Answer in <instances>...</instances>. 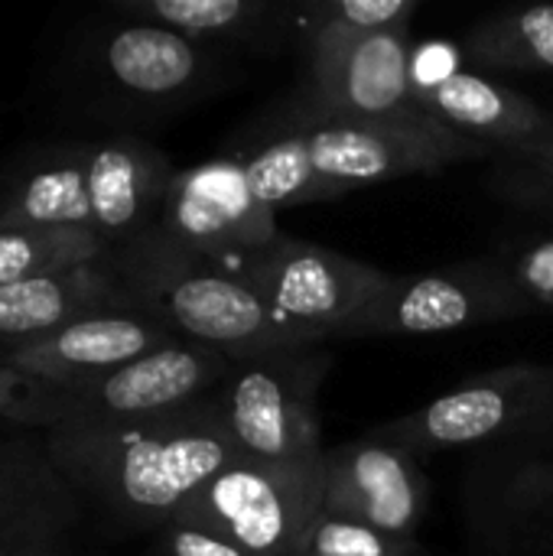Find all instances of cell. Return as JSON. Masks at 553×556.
<instances>
[{
    "instance_id": "obj_1",
    "label": "cell",
    "mask_w": 553,
    "mask_h": 556,
    "mask_svg": "<svg viewBox=\"0 0 553 556\" xmlns=\"http://www.w3.org/2000/svg\"><path fill=\"white\" fill-rule=\"evenodd\" d=\"M42 440L78 502L153 534L241 459L212 397L173 414L59 430Z\"/></svg>"
},
{
    "instance_id": "obj_2",
    "label": "cell",
    "mask_w": 553,
    "mask_h": 556,
    "mask_svg": "<svg viewBox=\"0 0 553 556\" xmlns=\"http://www.w3.org/2000/svg\"><path fill=\"white\" fill-rule=\"evenodd\" d=\"M173 173L163 150L130 134L42 143L0 176V228L81 231L117 251L153 231Z\"/></svg>"
},
{
    "instance_id": "obj_3",
    "label": "cell",
    "mask_w": 553,
    "mask_h": 556,
    "mask_svg": "<svg viewBox=\"0 0 553 556\" xmlns=\"http://www.w3.org/2000/svg\"><path fill=\"white\" fill-rule=\"evenodd\" d=\"M479 140L456 134L430 114L407 121H332L290 127L248 153L244 173L274 212L336 199L349 189L378 186L411 173H437L453 163L489 156Z\"/></svg>"
},
{
    "instance_id": "obj_4",
    "label": "cell",
    "mask_w": 553,
    "mask_h": 556,
    "mask_svg": "<svg viewBox=\"0 0 553 556\" xmlns=\"http://www.w3.org/2000/svg\"><path fill=\"white\" fill-rule=\"evenodd\" d=\"M228 368V355L179 339L81 381H36L0 371V417L39 433L160 417L212 397Z\"/></svg>"
},
{
    "instance_id": "obj_5",
    "label": "cell",
    "mask_w": 553,
    "mask_h": 556,
    "mask_svg": "<svg viewBox=\"0 0 553 556\" xmlns=\"http://www.w3.org/2000/svg\"><path fill=\"white\" fill-rule=\"evenodd\" d=\"M127 303L231 362L287 349L254 290L156 231L108 254Z\"/></svg>"
},
{
    "instance_id": "obj_6",
    "label": "cell",
    "mask_w": 553,
    "mask_h": 556,
    "mask_svg": "<svg viewBox=\"0 0 553 556\" xmlns=\"http://www.w3.org/2000/svg\"><path fill=\"white\" fill-rule=\"evenodd\" d=\"M222 78V52L173 29L117 16L88 26L68 49V85L85 108L143 117L183 108Z\"/></svg>"
},
{
    "instance_id": "obj_7",
    "label": "cell",
    "mask_w": 553,
    "mask_h": 556,
    "mask_svg": "<svg viewBox=\"0 0 553 556\" xmlns=\"http://www.w3.org/2000/svg\"><path fill=\"white\" fill-rule=\"evenodd\" d=\"M329 362L323 349H274L231 362L212 401L241 456L310 463L326 453L319 388Z\"/></svg>"
},
{
    "instance_id": "obj_8",
    "label": "cell",
    "mask_w": 553,
    "mask_h": 556,
    "mask_svg": "<svg viewBox=\"0 0 553 556\" xmlns=\"http://www.w3.org/2000/svg\"><path fill=\"white\" fill-rule=\"evenodd\" d=\"M241 280L271 313L287 349L345 339L388 274L323 244L280 235L244 267Z\"/></svg>"
},
{
    "instance_id": "obj_9",
    "label": "cell",
    "mask_w": 553,
    "mask_h": 556,
    "mask_svg": "<svg viewBox=\"0 0 553 556\" xmlns=\"http://www.w3.org/2000/svg\"><path fill=\"white\" fill-rule=\"evenodd\" d=\"M323 505V456L310 463L235 459L176 515L205 525L251 556H293Z\"/></svg>"
},
{
    "instance_id": "obj_10",
    "label": "cell",
    "mask_w": 553,
    "mask_h": 556,
    "mask_svg": "<svg viewBox=\"0 0 553 556\" xmlns=\"http://www.w3.org/2000/svg\"><path fill=\"white\" fill-rule=\"evenodd\" d=\"M153 231L238 280L251 257L284 235L277 212L251 189L241 156L176 169Z\"/></svg>"
},
{
    "instance_id": "obj_11",
    "label": "cell",
    "mask_w": 553,
    "mask_h": 556,
    "mask_svg": "<svg viewBox=\"0 0 553 556\" xmlns=\"http://www.w3.org/2000/svg\"><path fill=\"white\" fill-rule=\"evenodd\" d=\"M531 309L535 306L525 300L505 264L469 261L433 274H388V283L359 313L345 339L440 336L469 326L518 319Z\"/></svg>"
},
{
    "instance_id": "obj_12",
    "label": "cell",
    "mask_w": 553,
    "mask_h": 556,
    "mask_svg": "<svg viewBox=\"0 0 553 556\" xmlns=\"http://www.w3.org/2000/svg\"><path fill=\"white\" fill-rule=\"evenodd\" d=\"M411 68L407 26H391L306 55L303 104L297 124L332 121H407L427 114Z\"/></svg>"
},
{
    "instance_id": "obj_13",
    "label": "cell",
    "mask_w": 553,
    "mask_h": 556,
    "mask_svg": "<svg viewBox=\"0 0 553 556\" xmlns=\"http://www.w3.org/2000/svg\"><path fill=\"white\" fill-rule=\"evenodd\" d=\"M553 417V368L505 365L469 378L381 433L414 456L479 446Z\"/></svg>"
},
{
    "instance_id": "obj_14",
    "label": "cell",
    "mask_w": 553,
    "mask_h": 556,
    "mask_svg": "<svg viewBox=\"0 0 553 556\" xmlns=\"http://www.w3.org/2000/svg\"><path fill=\"white\" fill-rule=\"evenodd\" d=\"M427 505L430 482L417 456L385 433L323 453V511L414 541Z\"/></svg>"
},
{
    "instance_id": "obj_15",
    "label": "cell",
    "mask_w": 553,
    "mask_h": 556,
    "mask_svg": "<svg viewBox=\"0 0 553 556\" xmlns=\"http://www.w3.org/2000/svg\"><path fill=\"white\" fill-rule=\"evenodd\" d=\"M169 342H179V336L160 319L140 309H104L49 336L0 349V371L36 381H81L121 368Z\"/></svg>"
},
{
    "instance_id": "obj_16",
    "label": "cell",
    "mask_w": 553,
    "mask_h": 556,
    "mask_svg": "<svg viewBox=\"0 0 553 556\" xmlns=\"http://www.w3.org/2000/svg\"><path fill=\"white\" fill-rule=\"evenodd\" d=\"M81 502L55 469L39 437H0V554L59 544L78 521Z\"/></svg>"
},
{
    "instance_id": "obj_17",
    "label": "cell",
    "mask_w": 553,
    "mask_h": 556,
    "mask_svg": "<svg viewBox=\"0 0 553 556\" xmlns=\"http://www.w3.org/2000/svg\"><path fill=\"white\" fill-rule=\"evenodd\" d=\"M417 104L456 134L505 156L531 147L553 124L535 98L479 72H453L420 88Z\"/></svg>"
},
{
    "instance_id": "obj_18",
    "label": "cell",
    "mask_w": 553,
    "mask_h": 556,
    "mask_svg": "<svg viewBox=\"0 0 553 556\" xmlns=\"http://www.w3.org/2000/svg\"><path fill=\"white\" fill-rule=\"evenodd\" d=\"M104 309H134L108 257L0 287V349L49 336Z\"/></svg>"
},
{
    "instance_id": "obj_19",
    "label": "cell",
    "mask_w": 553,
    "mask_h": 556,
    "mask_svg": "<svg viewBox=\"0 0 553 556\" xmlns=\"http://www.w3.org/2000/svg\"><path fill=\"white\" fill-rule=\"evenodd\" d=\"M111 10L173 29L215 52L235 46L274 49L290 33V10L264 0H114Z\"/></svg>"
},
{
    "instance_id": "obj_20",
    "label": "cell",
    "mask_w": 553,
    "mask_h": 556,
    "mask_svg": "<svg viewBox=\"0 0 553 556\" xmlns=\"http://www.w3.org/2000/svg\"><path fill=\"white\" fill-rule=\"evenodd\" d=\"M466 55L499 72H553V3L482 20L466 39Z\"/></svg>"
},
{
    "instance_id": "obj_21",
    "label": "cell",
    "mask_w": 553,
    "mask_h": 556,
    "mask_svg": "<svg viewBox=\"0 0 553 556\" xmlns=\"http://www.w3.org/2000/svg\"><path fill=\"white\" fill-rule=\"evenodd\" d=\"M417 13V0H323L303 10H290V29L303 52L352 42L391 26H407Z\"/></svg>"
},
{
    "instance_id": "obj_22",
    "label": "cell",
    "mask_w": 553,
    "mask_h": 556,
    "mask_svg": "<svg viewBox=\"0 0 553 556\" xmlns=\"http://www.w3.org/2000/svg\"><path fill=\"white\" fill-rule=\"evenodd\" d=\"M111 248L81 231L59 228H0V287L23 283L52 270L108 257Z\"/></svg>"
},
{
    "instance_id": "obj_23",
    "label": "cell",
    "mask_w": 553,
    "mask_h": 556,
    "mask_svg": "<svg viewBox=\"0 0 553 556\" xmlns=\"http://www.w3.org/2000/svg\"><path fill=\"white\" fill-rule=\"evenodd\" d=\"M293 556H420L417 541L391 538L349 515L316 511Z\"/></svg>"
},
{
    "instance_id": "obj_24",
    "label": "cell",
    "mask_w": 553,
    "mask_h": 556,
    "mask_svg": "<svg viewBox=\"0 0 553 556\" xmlns=\"http://www.w3.org/2000/svg\"><path fill=\"white\" fill-rule=\"evenodd\" d=\"M153 556H251L225 534L196 525L189 518H173L156 531Z\"/></svg>"
},
{
    "instance_id": "obj_25",
    "label": "cell",
    "mask_w": 553,
    "mask_h": 556,
    "mask_svg": "<svg viewBox=\"0 0 553 556\" xmlns=\"http://www.w3.org/2000/svg\"><path fill=\"white\" fill-rule=\"evenodd\" d=\"M505 267L531 306L553 309V238L521 248Z\"/></svg>"
},
{
    "instance_id": "obj_26",
    "label": "cell",
    "mask_w": 553,
    "mask_h": 556,
    "mask_svg": "<svg viewBox=\"0 0 553 556\" xmlns=\"http://www.w3.org/2000/svg\"><path fill=\"white\" fill-rule=\"evenodd\" d=\"M512 160L518 163L515 182H518L521 195L553 205V124L531 147L512 153Z\"/></svg>"
},
{
    "instance_id": "obj_27",
    "label": "cell",
    "mask_w": 553,
    "mask_h": 556,
    "mask_svg": "<svg viewBox=\"0 0 553 556\" xmlns=\"http://www.w3.org/2000/svg\"><path fill=\"white\" fill-rule=\"evenodd\" d=\"M0 556H59V544H36V547H16L3 551Z\"/></svg>"
}]
</instances>
